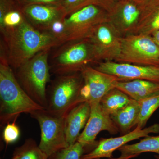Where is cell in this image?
<instances>
[{
	"label": "cell",
	"mask_w": 159,
	"mask_h": 159,
	"mask_svg": "<svg viewBox=\"0 0 159 159\" xmlns=\"http://www.w3.org/2000/svg\"><path fill=\"white\" fill-rule=\"evenodd\" d=\"M1 33L8 63L14 70L41 51L61 45L50 33L35 29L26 19L17 27Z\"/></svg>",
	"instance_id": "1"
},
{
	"label": "cell",
	"mask_w": 159,
	"mask_h": 159,
	"mask_svg": "<svg viewBox=\"0 0 159 159\" xmlns=\"http://www.w3.org/2000/svg\"><path fill=\"white\" fill-rule=\"evenodd\" d=\"M45 109L31 99L16 78L8 61L0 60V122L1 125L17 119L22 113L31 114Z\"/></svg>",
	"instance_id": "2"
},
{
	"label": "cell",
	"mask_w": 159,
	"mask_h": 159,
	"mask_svg": "<svg viewBox=\"0 0 159 159\" xmlns=\"http://www.w3.org/2000/svg\"><path fill=\"white\" fill-rule=\"evenodd\" d=\"M57 47L49 61L50 71L56 76L81 72L99 62L89 39L70 41Z\"/></svg>",
	"instance_id": "3"
},
{
	"label": "cell",
	"mask_w": 159,
	"mask_h": 159,
	"mask_svg": "<svg viewBox=\"0 0 159 159\" xmlns=\"http://www.w3.org/2000/svg\"><path fill=\"white\" fill-rule=\"evenodd\" d=\"M51 49L41 51L15 70L16 78L24 91L46 109L47 84L50 80L49 56Z\"/></svg>",
	"instance_id": "4"
},
{
	"label": "cell",
	"mask_w": 159,
	"mask_h": 159,
	"mask_svg": "<svg viewBox=\"0 0 159 159\" xmlns=\"http://www.w3.org/2000/svg\"><path fill=\"white\" fill-rule=\"evenodd\" d=\"M83 83L81 72L57 75L47 92V110L66 117L69 112L81 103L80 89Z\"/></svg>",
	"instance_id": "5"
},
{
	"label": "cell",
	"mask_w": 159,
	"mask_h": 159,
	"mask_svg": "<svg viewBox=\"0 0 159 159\" xmlns=\"http://www.w3.org/2000/svg\"><path fill=\"white\" fill-rule=\"evenodd\" d=\"M116 62L159 66V48L150 35L134 34L122 37Z\"/></svg>",
	"instance_id": "6"
},
{
	"label": "cell",
	"mask_w": 159,
	"mask_h": 159,
	"mask_svg": "<svg viewBox=\"0 0 159 159\" xmlns=\"http://www.w3.org/2000/svg\"><path fill=\"white\" fill-rule=\"evenodd\" d=\"M38 122L41 129L39 147L48 157L68 147L65 130V117L51 113L46 109L30 114Z\"/></svg>",
	"instance_id": "7"
},
{
	"label": "cell",
	"mask_w": 159,
	"mask_h": 159,
	"mask_svg": "<svg viewBox=\"0 0 159 159\" xmlns=\"http://www.w3.org/2000/svg\"><path fill=\"white\" fill-rule=\"evenodd\" d=\"M107 21L108 11L100 6L90 5L75 11L65 19L64 43L89 39L96 26Z\"/></svg>",
	"instance_id": "8"
},
{
	"label": "cell",
	"mask_w": 159,
	"mask_h": 159,
	"mask_svg": "<svg viewBox=\"0 0 159 159\" xmlns=\"http://www.w3.org/2000/svg\"><path fill=\"white\" fill-rule=\"evenodd\" d=\"M83 83L80 92L82 102L89 103L99 102L107 93L116 88L117 81L120 80L116 76L98 70L89 66L82 72Z\"/></svg>",
	"instance_id": "9"
},
{
	"label": "cell",
	"mask_w": 159,
	"mask_h": 159,
	"mask_svg": "<svg viewBox=\"0 0 159 159\" xmlns=\"http://www.w3.org/2000/svg\"><path fill=\"white\" fill-rule=\"evenodd\" d=\"M144 6L131 0H119L108 10V21L122 37L135 34Z\"/></svg>",
	"instance_id": "10"
},
{
	"label": "cell",
	"mask_w": 159,
	"mask_h": 159,
	"mask_svg": "<svg viewBox=\"0 0 159 159\" xmlns=\"http://www.w3.org/2000/svg\"><path fill=\"white\" fill-rule=\"evenodd\" d=\"M122 38L109 21L94 28L89 39L93 45L99 62L116 61L121 51Z\"/></svg>",
	"instance_id": "11"
},
{
	"label": "cell",
	"mask_w": 159,
	"mask_h": 159,
	"mask_svg": "<svg viewBox=\"0 0 159 159\" xmlns=\"http://www.w3.org/2000/svg\"><path fill=\"white\" fill-rule=\"evenodd\" d=\"M90 105L89 118L77 141L82 145L85 151L87 148L93 149L97 146L98 142H96V138L100 132L107 131L113 135L119 132L110 115L103 111L99 102H93L90 103Z\"/></svg>",
	"instance_id": "12"
},
{
	"label": "cell",
	"mask_w": 159,
	"mask_h": 159,
	"mask_svg": "<svg viewBox=\"0 0 159 159\" xmlns=\"http://www.w3.org/2000/svg\"><path fill=\"white\" fill-rule=\"evenodd\" d=\"M98 70L116 76L120 80H143L159 83V66H145L102 61L94 67Z\"/></svg>",
	"instance_id": "13"
},
{
	"label": "cell",
	"mask_w": 159,
	"mask_h": 159,
	"mask_svg": "<svg viewBox=\"0 0 159 159\" xmlns=\"http://www.w3.org/2000/svg\"><path fill=\"white\" fill-rule=\"evenodd\" d=\"M159 133V124L155 123L148 127L140 129L135 127L132 131L116 138L101 139L97 146L88 153L84 154L80 159L110 158L115 151L126 143L140 138L148 136L150 134Z\"/></svg>",
	"instance_id": "14"
},
{
	"label": "cell",
	"mask_w": 159,
	"mask_h": 159,
	"mask_svg": "<svg viewBox=\"0 0 159 159\" xmlns=\"http://www.w3.org/2000/svg\"><path fill=\"white\" fill-rule=\"evenodd\" d=\"M21 8L26 20L35 29L44 32L54 21L67 16L62 6L31 4Z\"/></svg>",
	"instance_id": "15"
},
{
	"label": "cell",
	"mask_w": 159,
	"mask_h": 159,
	"mask_svg": "<svg viewBox=\"0 0 159 159\" xmlns=\"http://www.w3.org/2000/svg\"><path fill=\"white\" fill-rule=\"evenodd\" d=\"M89 102L79 103L72 109L65 119V130L68 147L77 142L80 132L85 127L90 114Z\"/></svg>",
	"instance_id": "16"
},
{
	"label": "cell",
	"mask_w": 159,
	"mask_h": 159,
	"mask_svg": "<svg viewBox=\"0 0 159 159\" xmlns=\"http://www.w3.org/2000/svg\"><path fill=\"white\" fill-rule=\"evenodd\" d=\"M116 88L138 102L159 94V83L143 80H119Z\"/></svg>",
	"instance_id": "17"
},
{
	"label": "cell",
	"mask_w": 159,
	"mask_h": 159,
	"mask_svg": "<svg viewBox=\"0 0 159 159\" xmlns=\"http://www.w3.org/2000/svg\"><path fill=\"white\" fill-rule=\"evenodd\" d=\"M140 111L139 102L132 99L130 102L123 108L111 115L115 124L122 134L130 132V129L135 126Z\"/></svg>",
	"instance_id": "18"
},
{
	"label": "cell",
	"mask_w": 159,
	"mask_h": 159,
	"mask_svg": "<svg viewBox=\"0 0 159 159\" xmlns=\"http://www.w3.org/2000/svg\"><path fill=\"white\" fill-rule=\"evenodd\" d=\"M159 30V0H149L143 7L135 34L151 35Z\"/></svg>",
	"instance_id": "19"
},
{
	"label": "cell",
	"mask_w": 159,
	"mask_h": 159,
	"mask_svg": "<svg viewBox=\"0 0 159 159\" xmlns=\"http://www.w3.org/2000/svg\"><path fill=\"white\" fill-rule=\"evenodd\" d=\"M131 100L128 95L115 88L102 97L99 103L103 111L111 116L127 105Z\"/></svg>",
	"instance_id": "20"
},
{
	"label": "cell",
	"mask_w": 159,
	"mask_h": 159,
	"mask_svg": "<svg viewBox=\"0 0 159 159\" xmlns=\"http://www.w3.org/2000/svg\"><path fill=\"white\" fill-rule=\"evenodd\" d=\"M121 155H140L146 152H152L159 155V135L144 137L140 142L131 145H125L118 149Z\"/></svg>",
	"instance_id": "21"
},
{
	"label": "cell",
	"mask_w": 159,
	"mask_h": 159,
	"mask_svg": "<svg viewBox=\"0 0 159 159\" xmlns=\"http://www.w3.org/2000/svg\"><path fill=\"white\" fill-rule=\"evenodd\" d=\"M140 111L136 122V127L145 128L152 114L159 107V94L139 102Z\"/></svg>",
	"instance_id": "22"
},
{
	"label": "cell",
	"mask_w": 159,
	"mask_h": 159,
	"mask_svg": "<svg viewBox=\"0 0 159 159\" xmlns=\"http://www.w3.org/2000/svg\"><path fill=\"white\" fill-rule=\"evenodd\" d=\"M25 20L22 11L21 6L19 3L14 8L7 11L0 18V31L12 29L20 25Z\"/></svg>",
	"instance_id": "23"
},
{
	"label": "cell",
	"mask_w": 159,
	"mask_h": 159,
	"mask_svg": "<svg viewBox=\"0 0 159 159\" xmlns=\"http://www.w3.org/2000/svg\"><path fill=\"white\" fill-rule=\"evenodd\" d=\"M14 153L19 156L20 159H48L32 139H27L22 146L16 149Z\"/></svg>",
	"instance_id": "24"
},
{
	"label": "cell",
	"mask_w": 159,
	"mask_h": 159,
	"mask_svg": "<svg viewBox=\"0 0 159 159\" xmlns=\"http://www.w3.org/2000/svg\"><path fill=\"white\" fill-rule=\"evenodd\" d=\"M93 5L101 6L107 11L112 5H110L103 0H64L62 6L67 16L84 7Z\"/></svg>",
	"instance_id": "25"
},
{
	"label": "cell",
	"mask_w": 159,
	"mask_h": 159,
	"mask_svg": "<svg viewBox=\"0 0 159 159\" xmlns=\"http://www.w3.org/2000/svg\"><path fill=\"white\" fill-rule=\"evenodd\" d=\"M84 152L83 146L77 142L74 145L55 152L48 159H80Z\"/></svg>",
	"instance_id": "26"
},
{
	"label": "cell",
	"mask_w": 159,
	"mask_h": 159,
	"mask_svg": "<svg viewBox=\"0 0 159 159\" xmlns=\"http://www.w3.org/2000/svg\"><path fill=\"white\" fill-rule=\"evenodd\" d=\"M16 119L5 125L3 132V139L6 144H12L19 139L20 132L16 125Z\"/></svg>",
	"instance_id": "27"
},
{
	"label": "cell",
	"mask_w": 159,
	"mask_h": 159,
	"mask_svg": "<svg viewBox=\"0 0 159 159\" xmlns=\"http://www.w3.org/2000/svg\"><path fill=\"white\" fill-rule=\"evenodd\" d=\"M65 19L54 21L46 31L57 39L61 44L64 43L65 36L66 26Z\"/></svg>",
	"instance_id": "28"
},
{
	"label": "cell",
	"mask_w": 159,
	"mask_h": 159,
	"mask_svg": "<svg viewBox=\"0 0 159 159\" xmlns=\"http://www.w3.org/2000/svg\"><path fill=\"white\" fill-rule=\"evenodd\" d=\"M64 1V0H18V2L21 6L31 4H43L62 6Z\"/></svg>",
	"instance_id": "29"
},
{
	"label": "cell",
	"mask_w": 159,
	"mask_h": 159,
	"mask_svg": "<svg viewBox=\"0 0 159 159\" xmlns=\"http://www.w3.org/2000/svg\"><path fill=\"white\" fill-rule=\"evenodd\" d=\"M151 36L152 38L155 42L156 43L159 48V30L154 32L151 34Z\"/></svg>",
	"instance_id": "30"
},
{
	"label": "cell",
	"mask_w": 159,
	"mask_h": 159,
	"mask_svg": "<svg viewBox=\"0 0 159 159\" xmlns=\"http://www.w3.org/2000/svg\"><path fill=\"white\" fill-rule=\"evenodd\" d=\"M139 156V155H133L129 156H122L121 155V156L119 157V158H109V159H130L136 157H138Z\"/></svg>",
	"instance_id": "31"
},
{
	"label": "cell",
	"mask_w": 159,
	"mask_h": 159,
	"mask_svg": "<svg viewBox=\"0 0 159 159\" xmlns=\"http://www.w3.org/2000/svg\"><path fill=\"white\" fill-rule=\"evenodd\" d=\"M131 1H133L139 5L144 6L149 0H131Z\"/></svg>",
	"instance_id": "32"
},
{
	"label": "cell",
	"mask_w": 159,
	"mask_h": 159,
	"mask_svg": "<svg viewBox=\"0 0 159 159\" xmlns=\"http://www.w3.org/2000/svg\"><path fill=\"white\" fill-rule=\"evenodd\" d=\"M103 1L106 2L110 5H112L114 4V3L117 2V1H119V0H103Z\"/></svg>",
	"instance_id": "33"
},
{
	"label": "cell",
	"mask_w": 159,
	"mask_h": 159,
	"mask_svg": "<svg viewBox=\"0 0 159 159\" xmlns=\"http://www.w3.org/2000/svg\"><path fill=\"white\" fill-rule=\"evenodd\" d=\"M12 159H20L19 156L16 154L14 153Z\"/></svg>",
	"instance_id": "34"
},
{
	"label": "cell",
	"mask_w": 159,
	"mask_h": 159,
	"mask_svg": "<svg viewBox=\"0 0 159 159\" xmlns=\"http://www.w3.org/2000/svg\"><path fill=\"white\" fill-rule=\"evenodd\" d=\"M155 158L156 159H159V155L155 156Z\"/></svg>",
	"instance_id": "35"
},
{
	"label": "cell",
	"mask_w": 159,
	"mask_h": 159,
	"mask_svg": "<svg viewBox=\"0 0 159 159\" xmlns=\"http://www.w3.org/2000/svg\"><path fill=\"white\" fill-rule=\"evenodd\" d=\"M16 1H17V2H18V0H16Z\"/></svg>",
	"instance_id": "36"
}]
</instances>
